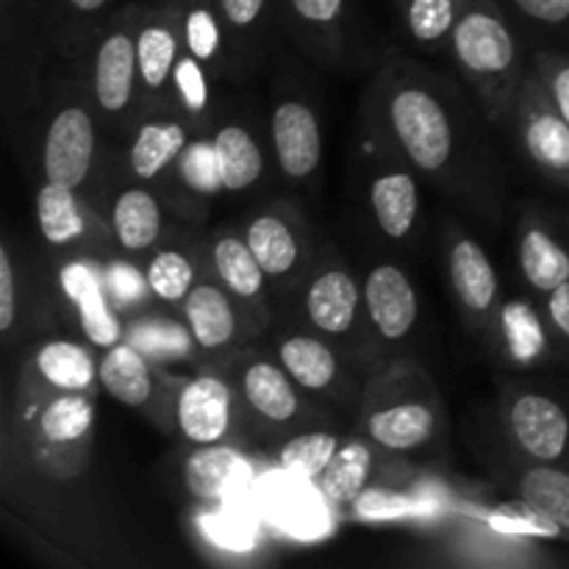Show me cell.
I'll return each instance as SVG.
<instances>
[{"label": "cell", "instance_id": "obj_10", "mask_svg": "<svg viewBox=\"0 0 569 569\" xmlns=\"http://www.w3.org/2000/svg\"><path fill=\"white\" fill-rule=\"evenodd\" d=\"M61 289L76 303L83 337L98 348H114L122 339V328L117 320L114 303L109 298V289H106V281L98 276V270L83 264V261L67 264L61 270Z\"/></svg>", "mask_w": 569, "mask_h": 569}, {"label": "cell", "instance_id": "obj_28", "mask_svg": "<svg viewBox=\"0 0 569 569\" xmlns=\"http://www.w3.org/2000/svg\"><path fill=\"white\" fill-rule=\"evenodd\" d=\"M270 509L283 528L298 537H320L326 531V509L320 498L298 481H281L270 487Z\"/></svg>", "mask_w": 569, "mask_h": 569}, {"label": "cell", "instance_id": "obj_14", "mask_svg": "<svg viewBox=\"0 0 569 569\" xmlns=\"http://www.w3.org/2000/svg\"><path fill=\"white\" fill-rule=\"evenodd\" d=\"M433 428H437V415L426 403H417V400L383 406V409L372 411L370 420H367V431H370L372 442L395 450V453L426 445L433 437Z\"/></svg>", "mask_w": 569, "mask_h": 569}, {"label": "cell", "instance_id": "obj_9", "mask_svg": "<svg viewBox=\"0 0 569 569\" xmlns=\"http://www.w3.org/2000/svg\"><path fill=\"white\" fill-rule=\"evenodd\" d=\"M272 144L287 178H309L320 167L322 133L317 114L300 100H287L272 111Z\"/></svg>", "mask_w": 569, "mask_h": 569}, {"label": "cell", "instance_id": "obj_7", "mask_svg": "<svg viewBox=\"0 0 569 569\" xmlns=\"http://www.w3.org/2000/svg\"><path fill=\"white\" fill-rule=\"evenodd\" d=\"M231 387L217 376H198L183 383L176 403V420L192 445H217L231 428Z\"/></svg>", "mask_w": 569, "mask_h": 569}, {"label": "cell", "instance_id": "obj_43", "mask_svg": "<svg viewBox=\"0 0 569 569\" xmlns=\"http://www.w3.org/2000/svg\"><path fill=\"white\" fill-rule=\"evenodd\" d=\"M539 78H542L559 114L569 122V56L545 53L539 59Z\"/></svg>", "mask_w": 569, "mask_h": 569}, {"label": "cell", "instance_id": "obj_13", "mask_svg": "<svg viewBox=\"0 0 569 569\" xmlns=\"http://www.w3.org/2000/svg\"><path fill=\"white\" fill-rule=\"evenodd\" d=\"M361 303H365V292L345 270L322 272L306 292V315L311 326L331 337L348 333L353 328Z\"/></svg>", "mask_w": 569, "mask_h": 569}, {"label": "cell", "instance_id": "obj_38", "mask_svg": "<svg viewBox=\"0 0 569 569\" xmlns=\"http://www.w3.org/2000/svg\"><path fill=\"white\" fill-rule=\"evenodd\" d=\"M189 342H194L192 333H187L181 326L170 320L142 322L131 337L133 348H139L150 359H178V356H187Z\"/></svg>", "mask_w": 569, "mask_h": 569}, {"label": "cell", "instance_id": "obj_47", "mask_svg": "<svg viewBox=\"0 0 569 569\" xmlns=\"http://www.w3.org/2000/svg\"><path fill=\"white\" fill-rule=\"evenodd\" d=\"M220 9L233 28H248L261 17L264 0H220Z\"/></svg>", "mask_w": 569, "mask_h": 569}, {"label": "cell", "instance_id": "obj_46", "mask_svg": "<svg viewBox=\"0 0 569 569\" xmlns=\"http://www.w3.org/2000/svg\"><path fill=\"white\" fill-rule=\"evenodd\" d=\"M345 0H292L295 11L311 26H331L342 14Z\"/></svg>", "mask_w": 569, "mask_h": 569}, {"label": "cell", "instance_id": "obj_3", "mask_svg": "<svg viewBox=\"0 0 569 569\" xmlns=\"http://www.w3.org/2000/svg\"><path fill=\"white\" fill-rule=\"evenodd\" d=\"M509 428L522 453L537 465L565 467L569 456V411L545 392L515 395L509 400Z\"/></svg>", "mask_w": 569, "mask_h": 569}, {"label": "cell", "instance_id": "obj_29", "mask_svg": "<svg viewBox=\"0 0 569 569\" xmlns=\"http://www.w3.org/2000/svg\"><path fill=\"white\" fill-rule=\"evenodd\" d=\"M94 409L83 392L56 395L39 415V433L48 445L67 448L92 433Z\"/></svg>", "mask_w": 569, "mask_h": 569}, {"label": "cell", "instance_id": "obj_8", "mask_svg": "<svg viewBox=\"0 0 569 569\" xmlns=\"http://www.w3.org/2000/svg\"><path fill=\"white\" fill-rule=\"evenodd\" d=\"M365 309L376 331L389 342L409 337L420 315L409 276L395 264L372 267L365 281Z\"/></svg>", "mask_w": 569, "mask_h": 569}, {"label": "cell", "instance_id": "obj_26", "mask_svg": "<svg viewBox=\"0 0 569 569\" xmlns=\"http://www.w3.org/2000/svg\"><path fill=\"white\" fill-rule=\"evenodd\" d=\"M248 244L270 278H283L298 267L300 244L289 222L276 214L256 217L248 226Z\"/></svg>", "mask_w": 569, "mask_h": 569}, {"label": "cell", "instance_id": "obj_37", "mask_svg": "<svg viewBox=\"0 0 569 569\" xmlns=\"http://www.w3.org/2000/svg\"><path fill=\"white\" fill-rule=\"evenodd\" d=\"M178 172H181V181L192 189L194 194H211L222 192V176H220V159H217L214 139H198V142H189L183 148V153L178 156Z\"/></svg>", "mask_w": 569, "mask_h": 569}, {"label": "cell", "instance_id": "obj_4", "mask_svg": "<svg viewBox=\"0 0 569 569\" xmlns=\"http://www.w3.org/2000/svg\"><path fill=\"white\" fill-rule=\"evenodd\" d=\"M522 142L539 170L569 187V122L553 106L542 78L522 83Z\"/></svg>", "mask_w": 569, "mask_h": 569}, {"label": "cell", "instance_id": "obj_25", "mask_svg": "<svg viewBox=\"0 0 569 569\" xmlns=\"http://www.w3.org/2000/svg\"><path fill=\"white\" fill-rule=\"evenodd\" d=\"M92 353L76 342H48L37 350V370L59 392H87L98 378Z\"/></svg>", "mask_w": 569, "mask_h": 569}, {"label": "cell", "instance_id": "obj_19", "mask_svg": "<svg viewBox=\"0 0 569 569\" xmlns=\"http://www.w3.org/2000/svg\"><path fill=\"white\" fill-rule=\"evenodd\" d=\"M292 376L272 361H256L244 370L242 392L250 409L259 411L267 422H292L300 409L298 392H295Z\"/></svg>", "mask_w": 569, "mask_h": 569}, {"label": "cell", "instance_id": "obj_40", "mask_svg": "<svg viewBox=\"0 0 569 569\" xmlns=\"http://www.w3.org/2000/svg\"><path fill=\"white\" fill-rule=\"evenodd\" d=\"M206 531H209V537L214 539L217 545H222V548L228 550L250 548L256 537L253 520H248V517L237 509H222L217 511V515L206 517Z\"/></svg>", "mask_w": 569, "mask_h": 569}, {"label": "cell", "instance_id": "obj_15", "mask_svg": "<svg viewBox=\"0 0 569 569\" xmlns=\"http://www.w3.org/2000/svg\"><path fill=\"white\" fill-rule=\"evenodd\" d=\"M98 381L106 392L122 406H144L153 398V372H150L148 356L131 342H117L106 350L98 367Z\"/></svg>", "mask_w": 569, "mask_h": 569}, {"label": "cell", "instance_id": "obj_11", "mask_svg": "<svg viewBox=\"0 0 569 569\" xmlns=\"http://www.w3.org/2000/svg\"><path fill=\"white\" fill-rule=\"evenodd\" d=\"M139 78L137 42L126 31H111L98 48L94 59V98L100 109L117 114L133 98V81Z\"/></svg>", "mask_w": 569, "mask_h": 569}, {"label": "cell", "instance_id": "obj_18", "mask_svg": "<svg viewBox=\"0 0 569 569\" xmlns=\"http://www.w3.org/2000/svg\"><path fill=\"white\" fill-rule=\"evenodd\" d=\"M370 203L372 214H376L378 226H381V231L387 233V237H409L411 228H415L417 222V211H420L417 181L403 170L378 176L370 189Z\"/></svg>", "mask_w": 569, "mask_h": 569}, {"label": "cell", "instance_id": "obj_49", "mask_svg": "<svg viewBox=\"0 0 569 569\" xmlns=\"http://www.w3.org/2000/svg\"><path fill=\"white\" fill-rule=\"evenodd\" d=\"M67 3H70L76 11H81V14H92V11L103 9L109 0H67Z\"/></svg>", "mask_w": 569, "mask_h": 569}, {"label": "cell", "instance_id": "obj_24", "mask_svg": "<svg viewBox=\"0 0 569 569\" xmlns=\"http://www.w3.org/2000/svg\"><path fill=\"white\" fill-rule=\"evenodd\" d=\"M278 359L298 387L322 392L337 381L339 361L331 348L315 337H289L278 345Z\"/></svg>", "mask_w": 569, "mask_h": 569}, {"label": "cell", "instance_id": "obj_20", "mask_svg": "<svg viewBox=\"0 0 569 569\" xmlns=\"http://www.w3.org/2000/svg\"><path fill=\"white\" fill-rule=\"evenodd\" d=\"M520 267L537 292L550 295L569 281V250L545 228L528 226L520 239Z\"/></svg>", "mask_w": 569, "mask_h": 569}, {"label": "cell", "instance_id": "obj_35", "mask_svg": "<svg viewBox=\"0 0 569 569\" xmlns=\"http://www.w3.org/2000/svg\"><path fill=\"white\" fill-rule=\"evenodd\" d=\"M503 331L509 342L511 356L522 365L542 359L548 350V333H545L542 320L526 300H515L503 309Z\"/></svg>", "mask_w": 569, "mask_h": 569}, {"label": "cell", "instance_id": "obj_41", "mask_svg": "<svg viewBox=\"0 0 569 569\" xmlns=\"http://www.w3.org/2000/svg\"><path fill=\"white\" fill-rule=\"evenodd\" d=\"M172 83H176L183 106H187L192 114L206 111V106H209V83H206L203 61L194 59L192 53L183 56V59H178L176 72H172Z\"/></svg>", "mask_w": 569, "mask_h": 569}, {"label": "cell", "instance_id": "obj_21", "mask_svg": "<svg viewBox=\"0 0 569 569\" xmlns=\"http://www.w3.org/2000/svg\"><path fill=\"white\" fill-rule=\"evenodd\" d=\"M117 242L126 250H148L161 233V209L153 194L142 187L126 189L111 209Z\"/></svg>", "mask_w": 569, "mask_h": 569}, {"label": "cell", "instance_id": "obj_44", "mask_svg": "<svg viewBox=\"0 0 569 569\" xmlns=\"http://www.w3.org/2000/svg\"><path fill=\"white\" fill-rule=\"evenodd\" d=\"M17 278L11 267L9 250H0V331H9L14 326L17 315Z\"/></svg>", "mask_w": 569, "mask_h": 569}, {"label": "cell", "instance_id": "obj_27", "mask_svg": "<svg viewBox=\"0 0 569 569\" xmlns=\"http://www.w3.org/2000/svg\"><path fill=\"white\" fill-rule=\"evenodd\" d=\"M370 448L361 442H348L345 448L337 450V456H333L331 465L326 467V472L317 478V483H320V492L328 503L348 506L361 498L367 481H370Z\"/></svg>", "mask_w": 569, "mask_h": 569}, {"label": "cell", "instance_id": "obj_23", "mask_svg": "<svg viewBox=\"0 0 569 569\" xmlns=\"http://www.w3.org/2000/svg\"><path fill=\"white\" fill-rule=\"evenodd\" d=\"M217 159H220V176L226 192H242L250 189L264 172V156L259 142L250 137L248 128L226 126L214 137Z\"/></svg>", "mask_w": 569, "mask_h": 569}, {"label": "cell", "instance_id": "obj_45", "mask_svg": "<svg viewBox=\"0 0 569 569\" xmlns=\"http://www.w3.org/2000/svg\"><path fill=\"white\" fill-rule=\"evenodd\" d=\"M517 9L542 26H565L569 22V0H515Z\"/></svg>", "mask_w": 569, "mask_h": 569}, {"label": "cell", "instance_id": "obj_2", "mask_svg": "<svg viewBox=\"0 0 569 569\" xmlns=\"http://www.w3.org/2000/svg\"><path fill=\"white\" fill-rule=\"evenodd\" d=\"M387 120L411 164L439 172L453 156V122L448 109L420 83H400L389 94Z\"/></svg>", "mask_w": 569, "mask_h": 569}, {"label": "cell", "instance_id": "obj_5", "mask_svg": "<svg viewBox=\"0 0 569 569\" xmlns=\"http://www.w3.org/2000/svg\"><path fill=\"white\" fill-rule=\"evenodd\" d=\"M94 159V126L89 111L67 106L50 122L44 133L42 167L44 181L78 189L87 181Z\"/></svg>", "mask_w": 569, "mask_h": 569}, {"label": "cell", "instance_id": "obj_42", "mask_svg": "<svg viewBox=\"0 0 569 569\" xmlns=\"http://www.w3.org/2000/svg\"><path fill=\"white\" fill-rule=\"evenodd\" d=\"M106 289H109L111 303L120 306V309H128V306L142 303L144 295L150 292L148 276L137 270L131 264H122V261H114L106 270Z\"/></svg>", "mask_w": 569, "mask_h": 569}, {"label": "cell", "instance_id": "obj_39", "mask_svg": "<svg viewBox=\"0 0 569 569\" xmlns=\"http://www.w3.org/2000/svg\"><path fill=\"white\" fill-rule=\"evenodd\" d=\"M183 42H187L189 53L203 64L220 53V26H217L214 11L206 3L189 6L187 17H183Z\"/></svg>", "mask_w": 569, "mask_h": 569}, {"label": "cell", "instance_id": "obj_32", "mask_svg": "<svg viewBox=\"0 0 569 569\" xmlns=\"http://www.w3.org/2000/svg\"><path fill=\"white\" fill-rule=\"evenodd\" d=\"M139 81L148 89H161L172 81L178 64V39L164 22H148L137 37Z\"/></svg>", "mask_w": 569, "mask_h": 569}, {"label": "cell", "instance_id": "obj_48", "mask_svg": "<svg viewBox=\"0 0 569 569\" xmlns=\"http://www.w3.org/2000/svg\"><path fill=\"white\" fill-rule=\"evenodd\" d=\"M548 320L569 342V281L548 295Z\"/></svg>", "mask_w": 569, "mask_h": 569}, {"label": "cell", "instance_id": "obj_34", "mask_svg": "<svg viewBox=\"0 0 569 569\" xmlns=\"http://www.w3.org/2000/svg\"><path fill=\"white\" fill-rule=\"evenodd\" d=\"M339 450L337 433L328 431H311L300 433V437L289 439L278 453L283 470L292 478H303V481H317L331 465V459Z\"/></svg>", "mask_w": 569, "mask_h": 569}, {"label": "cell", "instance_id": "obj_16", "mask_svg": "<svg viewBox=\"0 0 569 569\" xmlns=\"http://www.w3.org/2000/svg\"><path fill=\"white\" fill-rule=\"evenodd\" d=\"M183 317L198 348H226L237 333V315H233L231 300L211 283L192 287V292L183 300Z\"/></svg>", "mask_w": 569, "mask_h": 569}, {"label": "cell", "instance_id": "obj_36", "mask_svg": "<svg viewBox=\"0 0 569 569\" xmlns=\"http://www.w3.org/2000/svg\"><path fill=\"white\" fill-rule=\"evenodd\" d=\"M148 283L150 292L164 303H183L187 295L194 287V267L178 250H161L156 259L148 264Z\"/></svg>", "mask_w": 569, "mask_h": 569}, {"label": "cell", "instance_id": "obj_31", "mask_svg": "<svg viewBox=\"0 0 569 569\" xmlns=\"http://www.w3.org/2000/svg\"><path fill=\"white\" fill-rule=\"evenodd\" d=\"M214 267L220 272L222 283L228 287V292H233L242 300L259 298L261 289H264V267L259 264V259L250 250L248 239L239 237H222L214 242Z\"/></svg>", "mask_w": 569, "mask_h": 569}, {"label": "cell", "instance_id": "obj_12", "mask_svg": "<svg viewBox=\"0 0 569 569\" xmlns=\"http://www.w3.org/2000/svg\"><path fill=\"white\" fill-rule=\"evenodd\" d=\"M448 267L453 292L467 309V315H489L495 309V300H498V272H495L487 250L472 239H459L450 248Z\"/></svg>", "mask_w": 569, "mask_h": 569}, {"label": "cell", "instance_id": "obj_6", "mask_svg": "<svg viewBox=\"0 0 569 569\" xmlns=\"http://www.w3.org/2000/svg\"><path fill=\"white\" fill-rule=\"evenodd\" d=\"M183 481L192 498L203 503H231L250 483L256 472L242 453L226 445H198L183 467Z\"/></svg>", "mask_w": 569, "mask_h": 569}, {"label": "cell", "instance_id": "obj_33", "mask_svg": "<svg viewBox=\"0 0 569 569\" xmlns=\"http://www.w3.org/2000/svg\"><path fill=\"white\" fill-rule=\"evenodd\" d=\"M411 39L422 48H437L453 33L461 0H398Z\"/></svg>", "mask_w": 569, "mask_h": 569}, {"label": "cell", "instance_id": "obj_30", "mask_svg": "<svg viewBox=\"0 0 569 569\" xmlns=\"http://www.w3.org/2000/svg\"><path fill=\"white\" fill-rule=\"evenodd\" d=\"M37 220L39 231H42L44 242L50 244H70L83 233L87 222H83L78 200L70 187L61 183L44 181L37 192Z\"/></svg>", "mask_w": 569, "mask_h": 569}, {"label": "cell", "instance_id": "obj_17", "mask_svg": "<svg viewBox=\"0 0 569 569\" xmlns=\"http://www.w3.org/2000/svg\"><path fill=\"white\" fill-rule=\"evenodd\" d=\"M520 498L528 511L569 537V470L559 465L528 467L520 476Z\"/></svg>", "mask_w": 569, "mask_h": 569}, {"label": "cell", "instance_id": "obj_1", "mask_svg": "<svg viewBox=\"0 0 569 569\" xmlns=\"http://www.w3.org/2000/svg\"><path fill=\"white\" fill-rule=\"evenodd\" d=\"M450 44L459 67L483 98H498L509 87L517 67V42L492 6H465L450 33Z\"/></svg>", "mask_w": 569, "mask_h": 569}, {"label": "cell", "instance_id": "obj_22", "mask_svg": "<svg viewBox=\"0 0 569 569\" xmlns=\"http://www.w3.org/2000/svg\"><path fill=\"white\" fill-rule=\"evenodd\" d=\"M187 144L183 126L167 120H150L139 128L137 139H133L128 164H131L133 176L150 181V178L161 176L172 161H178Z\"/></svg>", "mask_w": 569, "mask_h": 569}]
</instances>
